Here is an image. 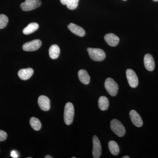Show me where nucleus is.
<instances>
[{"mask_svg": "<svg viewBox=\"0 0 158 158\" xmlns=\"http://www.w3.org/2000/svg\"><path fill=\"white\" fill-rule=\"evenodd\" d=\"M74 116V108L73 105L70 102L65 104L64 112V119L65 124L70 125L73 122Z\"/></svg>", "mask_w": 158, "mask_h": 158, "instance_id": "1", "label": "nucleus"}, {"mask_svg": "<svg viewBox=\"0 0 158 158\" xmlns=\"http://www.w3.org/2000/svg\"><path fill=\"white\" fill-rule=\"evenodd\" d=\"M90 59L96 62H101L104 60L106 57L104 51L101 49L91 48L87 49Z\"/></svg>", "mask_w": 158, "mask_h": 158, "instance_id": "2", "label": "nucleus"}, {"mask_svg": "<svg viewBox=\"0 0 158 158\" xmlns=\"http://www.w3.org/2000/svg\"><path fill=\"white\" fill-rule=\"evenodd\" d=\"M111 129L113 132L119 137L124 135L126 130L124 126L118 119H113L110 123Z\"/></svg>", "mask_w": 158, "mask_h": 158, "instance_id": "3", "label": "nucleus"}, {"mask_svg": "<svg viewBox=\"0 0 158 158\" xmlns=\"http://www.w3.org/2000/svg\"><path fill=\"white\" fill-rule=\"evenodd\" d=\"M105 87L111 96H115L117 95L118 90V85L113 79L111 78H108L106 79Z\"/></svg>", "mask_w": 158, "mask_h": 158, "instance_id": "4", "label": "nucleus"}, {"mask_svg": "<svg viewBox=\"0 0 158 158\" xmlns=\"http://www.w3.org/2000/svg\"><path fill=\"white\" fill-rule=\"evenodd\" d=\"M40 0H26L20 5L21 9L24 11H30L37 9L41 6Z\"/></svg>", "mask_w": 158, "mask_h": 158, "instance_id": "5", "label": "nucleus"}, {"mask_svg": "<svg viewBox=\"0 0 158 158\" xmlns=\"http://www.w3.org/2000/svg\"><path fill=\"white\" fill-rule=\"evenodd\" d=\"M42 45V42L40 40L36 39L26 43L23 46L24 51L27 52H33L37 50Z\"/></svg>", "mask_w": 158, "mask_h": 158, "instance_id": "6", "label": "nucleus"}, {"mask_svg": "<svg viewBox=\"0 0 158 158\" xmlns=\"http://www.w3.org/2000/svg\"><path fill=\"white\" fill-rule=\"evenodd\" d=\"M126 77L129 85L131 88H135L138 85V79L135 73L131 69L126 70Z\"/></svg>", "mask_w": 158, "mask_h": 158, "instance_id": "7", "label": "nucleus"}, {"mask_svg": "<svg viewBox=\"0 0 158 158\" xmlns=\"http://www.w3.org/2000/svg\"><path fill=\"white\" fill-rule=\"evenodd\" d=\"M93 151L92 154L94 158L100 157L102 154V147L100 141L96 135L93 137Z\"/></svg>", "mask_w": 158, "mask_h": 158, "instance_id": "8", "label": "nucleus"}, {"mask_svg": "<svg viewBox=\"0 0 158 158\" xmlns=\"http://www.w3.org/2000/svg\"><path fill=\"white\" fill-rule=\"evenodd\" d=\"M130 116L133 124L137 127H141L143 125V121L140 115L135 110H131L130 112Z\"/></svg>", "mask_w": 158, "mask_h": 158, "instance_id": "9", "label": "nucleus"}, {"mask_svg": "<svg viewBox=\"0 0 158 158\" xmlns=\"http://www.w3.org/2000/svg\"><path fill=\"white\" fill-rule=\"evenodd\" d=\"M40 108L43 111H47L50 109V102L47 97L41 95L38 99Z\"/></svg>", "mask_w": 158, "mask_h": 158, "instance_id": "10", "label": "nucleus"}, {"mask_svg": "<svg viewBox=\"0 0 158 158\" xmlns=\"http://www.w3.org/2000/svg\"><path fill=\"white\" fill-rule=\"evenodd\" d=\"M144 66L146 69L149 71H152L155 67V64L153 58L151 55L147 54L144 57Z\"/></svg>", "mask_w": 158, "mask_h": 158, "instance_id": "11", "label": "nucleus"}, {"mask_svg": "<svg viewBox=\"0 0 158 158\" xmlns=\"http://www.w3.org/2000/svg\"><path fill=\"white\" fill-rule=\"evenodd\" d=\"M68 28L73 34L77 35L79 37H83L85 36V31L84 29L75 24L71 23L68 25Z\"/></svg>", "mask_w": 158, "mask_h": 158, "instance_id": "12", "label": "nucleus"}, {"mask_svg": "<svg viewBox=\"0 0 158 158\" xmlns=\"http://www.w3.org/2000/svg\"><path fill=\"white\" fill-rule=\"evenodd\" d=\"M105 41L110 46L115 47L118 45L119 41V38L116 35L112 33L105 35Z\"/></svg>", "mask_w": 158, "mask_h": 158, "instance_id": "13", "label": "nucleus"}, {"mask_svg": "<svg viewBox=\"0 0 158 158\" xmlns=\"http://www.w3.org/2000/svg\"><path fill=\"white\" fill-rule=\"evenodd\" d=\"M34 70L32 69L29 68L23 69L19 71L18 76L22 80H28L33 75Z\"/></svg>", "mask_w": 158, "mask_h": 158, "instance_id": "14", "label": "nucleus"}, {"mask_svg": "<svg viewBox=\"0 0 158 158\" xmlns=\"http://www.w3.org/2000/svg\"><path fill=\"white\" fill-rule=\"evenodd\" d=\"M78 75L80 81L83 84L86 85L89 84L90 82V77L87 71L85 69H81L78 72Z\"/></svg>", "mask_w": 158, "mask_h": 158, "instance_id": "15", "label": "nucleus"}, {"mask_svg": "<svg viewBox=\"0 0 158 158\" xmlns=\"http://www.w3.org/2000/svg\"><path fill=\"white\" fill-rule=\"evenodd\" d=\"M60 48L56 44L51 46L49 49V55L51 59H56L59 57L60 54Z\"/></svg>", "mask_w": 158, "mask_h": 158, "instance_id": "16", "label": "nucleus"}, {"mask_svg": "<svg viewBox=\"0 0 158 158\" xmlns=\"http://www.w3.org/2000/svg\"><path fill=\"white\" fill-rule=\"evenodd\" d=\"M39 28V25L36 23H32L28 25L23 30V33L25 35H28L34 33Z\"/></svg>", "mask_w": 158, "mask_h": 158, "instance_id": "17", "label": "nucleus"}, {"mask_svg": "<svg viewBox=\"0 0 158 158\" xmlns=\"http://www.w3.org/2000/svg\"><path fill=\"white\" fill-rule=\"evenodd\" d=\"M98 107L102 111L107 110L109 106V101L107 98L101 96L98 99Z\"/></svg>", "mask_w": 158, "mask_h": 158, "instance_id": "18", "label": "nucleus"}, {"mask_svg": "<svg viewBox=\"0 0 158 158\" xmlns=\"http://www.w3.org/2000/svg\"><path fill=\"white\" fill-rule=\"evenodd\" d=\"M79 0H60L63 5H66L67 8L70 10L76 9L78 5Z\"/></svg>", "mask_w": 158, "mask_h": 158, "instance_id": "19", "label": "nucleus"}, {"mask_svg": "<svg viewBox=\"0 0 158 158\" xmlns=\"http://www.w3.org/2000/svg\"><path fill=\"white\" fill-rule=\"evenodd\" d=\"M110 152L114 156L118 155L119 153V148L116 141H111L108 144Z\"/></svg>", "mask_w": 158, "mask_h": 158, "instance_id": "20", "label": "nucleus"}, {"mask_svg": "<svg viewBox=\"0 0 158 158\" xmlns=\"http://www.w3.org/2000/svg\"><path fill=\"white\" fill-rule=\"evenodd\" d=\"M30 122L31 127L35 131H39L41 128V123L39 119L36 117H33L31 118Z\"/></svg>", "mask_w": 158, "mask_h": 158, "instance_id": "21", "label": "nucleus"}, {"mask_svg": "<svg viewBox=\"0 0 158 158\" xmlns=\"http://www.w3.org/2000/svg\"><path fill=\"white\" fill-rule=\"evenodd\" d=\"M9 19L6 15L4 14L0 15V29L6 27L8 24Z\"/></svg>", "mask_w": 158, "mask_h": 158, "instance_id": "22", "label": "nucleus"}, {"mask_svg": "<svg viewBox=\"0 0 158 158\" xmlns=\"http://www.w3.org/2000/svg\"><path fill=\"white\" fill-rule=\"evenodd\" d=\"M7 138V134L4 131L0 130V141H5Z\"/></svg>", "mask_w": 158, "mask_h": 158, "instance_id": "23", "label": "nucleus"}, {"mask_svg": "<svg viewBox=\"0 0 158 158\" xmlns=\"http://www.w3.org/2000/svg\"><path fill=\"white\" fill-rule=\"evenodd\" d=\"M11 156L13 158H18V153L17 152L15 151V150L11 151Z\"/></svg>", "mask_w": 158, "mask_h": 158, "instance_id": "24", "label": "nucleus"}, {"mask_svg": "<svg viewBox=\"0 0 158 158\" xmlns=\"http://www.w3.org/2000/svg\"><path fill=\"white\" fill-rule=\"evenodd\" d=\"M44 158H53L52 156H50V155H47L45 157H44Z\"/></svg>", "mask_w": 158, "mask_h": 158, "instance_id": "25", "label": "nucleus"}, {"mask_svg": "<svg viewBox=\"0 0 158 158\" xmlns=\"http://www.w3.org/2000/svg\"><path fill=\"white\" fill-rule=\"evenodd\" d=\"M122 158H130V157L128 156H124Z\"/></svg>", "mask_w": 158, "mask_h": 158, "instance_id": "26", "label": "nucleus"}, {"mask_svg": "<svg viewBox=\"0 0 158 158\" xmlns=\"http://www.w3.org/2000/svg\"><path fill=\"white\" fill-rule=\"evenodd\" d=\"M153 1H154V2H158V0H153Z\"/></svg>", "mask_w": 158, "mask_h": 158, "instance_id": "27", "label": "nucleus"}, {"mask_svg": "<svg viewBox=\"0 0 158 158\" xmlns=\"http://www.w3.org/2000/svg\"><path fill=\"white\" fill-rule=\"evenodd\" d=\"M76 157H72V158H75Z\"/></svg>", "mask_w": 158, "mask_h": 158, "instance_id": "28", "label": "nucleus"}, {"mask_svg": "<svg viewBox=\"0 0 158 158\" xmlns=\"http://www.w3.org/2000/svg\"><path fill=\"white\" fill-rule=\"evenodd\" d=\"M123 1H127V0H123Z\"/></svg>", "mask_w": 158, "mask_h": 158, "instance_id": "29", "label": "nucleus"}]
</instances>
